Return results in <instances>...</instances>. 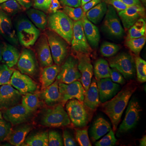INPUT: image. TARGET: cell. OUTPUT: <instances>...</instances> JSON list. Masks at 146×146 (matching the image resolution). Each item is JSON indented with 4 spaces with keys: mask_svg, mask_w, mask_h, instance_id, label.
Wrapping results in <instances>:
<instances>
[{
    "mask_svg": "<svg viewBox=\"0 0 146 146\" xmlns=\"http://www.w3.org/2000/svg\"><path fill=\"white\" fill-rule=\"evenodd\" d=\"M98 57L141 88L146 59V42L121 21L101 27L94 34Z\"/></svg>",
    "mask_w": 146,
    "mask_h": 146,
    "instance_id": "obj_1",
    "label": "cell"
},
{
    "mask_svg": "<svg viewBox=\"0 0 146 146\" xmlns=\"http://www.w3.org/2000/svg\"><path fill=\"white\" fill-rule=\"evenodd\" d=\"M30 55L36 83L48 94L66 91L78 75V59L50 33L36 36Z\"/></svg>",
    "mask_w": 146,
    "mask_h": 146,
    "instance_id": "obj_2",
    "label": "cell"
},
{
    "mask_svg": "<svg viewBox=\"0 0 146 146\" xmlns=\"http://www.w3.org/2000/svg\"><path fill=\"white\" fill-rule=\"evenodd\" d=\"M92 72L106 120L112 129L119 131L130 121L136 109L134 84L105 62H94Z\"/></svg>",
    "mask_w": 146,
    "mask_h": 146,
    "instance_id": "obj_3",
    "label": "cell"
},
{
    "mask_svg": "<svg viewBox=\"0 0 146 146\" xmlns=\"http://www.w3.org/2000/svg\"><path fill=\"white\" fill-rule=\"evenodd\" d=\"M0 70L21 89L33 92L37 83L19 32L0 19Z\"/></svg>",
    "mask_w": 146,
    "mask_h": 146,
    "instance_id": "obj_4",
    "label": "cell"
},
{
    "mask_svg": "<svg viewBox=\"0 0 146 146\" xmlns=\"http://www.w3.org/2000/svg\"><path fill=\"white\" fill-rule=\"evenodd\" d=\"M34 131L43 146H72L74 124L68 106L56 98H47L36 119Z\"/></svg>",
    "mask_w": 146,
    "mask_h": 146,
    "instance_id": "obj_5",
    "label": "cell"
},
{
    "mask_svg": "<svg viewBox=\"0 0 146 146\" xmlns=\"http://www.w3.org/2000/svg\"><path fill=\"white\" fill-rule=\"evenodd\" d=\"M72 95L75 114L81 131L89 135L105 130L106 120L91 70L86 69L81 72Z\"/></svg>",
    "mask_w": 146,
    "mask_h": 146,
    "instance_id": "obj_6",
    "label": "cell"
},
{
    "mask_svg": "<svg viewBox=\"0 0 146 146\" xmlns=\"http://www.w3.org/2000/svg\"><path fill=\"white\" fill-rule=\"evenodd\" d=\"M40 106L31 94L21 87L7 88L3 108V122L7 127L23 136L33 128Z\"/></svg>",
    "mask_w": 146,
    "mask_h": 146,
    "instance_id": "obj_7",
    "label": "cell"
},
{
    "mask_svg": "<svg viewBox=\"0 0 146 146\" xmlns=\"http://www.w3.org/2000/svg\"><path fill=\"white\" fill-rule=\"evenodd\" d=\"M53 27L73 55L84 60L91 57L95 39L94 31L87 23L72 17H58Z\"/></svg>",
    "mask_w": 146,
    "mask_h": 146,
    "instance_id": "obj_8",
    "label": "cell"
},
{
    "mask_svg": "<svg viewBox=\"0 0 146 146\" xmlns=\"http://www.w3.org/2000/svg\"><path fill=\"white\" fill-rule=\"evenodd\" d=\"M0 16L11 26L29 30L40 25L45 15L33 0H16L0 7Z\"/></svg>",
    "mask_w": 146,
    "mask_h": 146,
    "instance_id": "obj_9",
    "label": "cell"
},
{
    "mask_svg": "<svg viewBox=\"0 0 146 146\" xmlns=\"http://www.w3.org/2000/svg\"><path fill=\"white\" fill-rule=\"evenodd\" d=\"M124 127L117 146H146V112L137 111Z\"/></svg>",
    "mask_w": 146,
    "mask_h": 146,
    "instance_id": "obj_10",
    "label": "cell"
},
{
    "mask_svg": "<svg viewBox=\"0 0 146 146\" xmlns=\"http://www.w3.org/2000/svg\"><path fill=\"white\" fill-rule=\"evenodd\" d=\"M102 3V0H68L67 12L69 17L95 25Z\"/></svg>",
    "mask_w": 146,
    "mask_h": 146,
    "instance_id": "obj_11",
    "label": "cell"
},
{
    "mask_svg": "<svg viewBox=\"0 0 146 146\" xmlns=\"http://www.w3.org/2000/svg\"><path fill=\"white\" fill-rule=\"evenodd\" d=\"M120 134L115 129H105L102 131L89 134L82 146H117Z\"/></svg>",
    "mask_w": 146,
    "mask_h": 146,
    "instance_id": "obj_12",
    "label": "cell"
},
{
    "mask_svg": "<svg viewBox=\"0 0 146 146\" xmlns=\"http://www.w3.org/2000/svg\"><path fill=\"white\" fill-rule=\"evenodd\" d=\"M119 3L117 0H102L97 23L102 26L110 25L123 16Z\"/></svg>",
    "mask_w": 146,
    "mask_h": 146,
    "instance_id": "obj_13",
    "label": "cell"
},
{
    "mask_svg": "<svg viewBox=\"0 0 146 146\" xmlns=\"http://www.w3.org/2000/svg\"><path fill=\"white\" fill-rule=\"evenodd\" d=\"M45 16L58 18L63 13L67 5V0H33Z\"/></svg>",
    "mask_w": 146,
    "mask_h": 146,
    "instance_id": "obj_14",
    "label": "cell"
},
{
    "mask_svg": "<svg viewBox=\"0 0 146 146\" xmlns=\"http://www.w3.org/2000/svg\"><path fill=\"white\" fill-rule=\"evenodd\" d=\"M126 24L146 41V14L130 12L127 17Z\"/></svg>",
    "mask_w": 146,
    "mask_h": 146,
    "instance_id": "obj_15",
    "label": "cell"
},
{
    "mask_svg": "<svg viewBox=\"0 0 146 146\" xmlns=\"http://www.w3.org/2000/svg\"><path fill=\"white\" fill-rule=\"evenodd\" d=\"M26 139L9 127L0 129V146H26Z\"/></svg>",
    "mask_w": 146,
    "mask_h": 146,
    "instance_id": "obj_16",
    "label": "cell"
},
{
    "mask_svg": "<svg viewBox=\"0 0 146 146\" xmlns=\"http://www.w3.org/2000/svg\"><path fill=\"white\" fill-rule=\"evenodd\" d=\"M127 10L131 12L146 14V0H117Z\"/></svg>",
    "mask_w": 146,
    "mask_h": 146,
    "instance_id": "obj_17",
    "label": "cell"
},
{
    "mask_svg": "<svg viewBox=\"0 0 146 146\" xmlns=\"http://www.w3.org/2000/svg\"><path fill=\"white\" fill-rule=\"evenodd\" d=\"M7 88L6 84L1 80H0V123L3 122V108H4V102L7 93Z\"/></svg>",
    "mask_w": 146,
    "mask_h": 146,
    "instance_id": "obj_18",
    "label": "cell"
},
{
    "mask_svg": "<svg viewBox=\"0 0 146 146\" xmlns=\"http://www.w3.org/2000/svg\"><path fill=\"white\" fill-rule=\"evenodd\" d=\"M141 88L143 89V98L146 101V59H145V75H144V79Z\"/></svg>",
    "mask_w": 146,
    "mask_h": 146,
    "instance_id": "obj_19",
    "label": "cell"
},
{
    "mask_svg": "<svg viewBox=\"0 0 146 146\" xmlns=\"http://www.w3.org/2000/svg\"><path fill=\"white\" fill-rule=\"evenodd\" d=\"M15 1L16 0H0V7H3L7 5L9 3H11Z\"/></svg>",
    "mask_w": 146,
    "mask_h": 146,
    "instance_id": "obj_20",
    "label": "cell"
},
{
    "mask_svg": "<svg viewBox=\"0 0 146 146\" xmlns=\"http://www.w3.org/2000/svg\"><path fill=\"white\" fill-rule=\"evenodd\" d=\"M26 146H43L39 142L36 141H30L27 143Z\"/></svg>",
    "mask_w": 146,
    "mask_h": 146,
    "instance_id": "obj_21",
    "label": "cell"
}]
</instances>
